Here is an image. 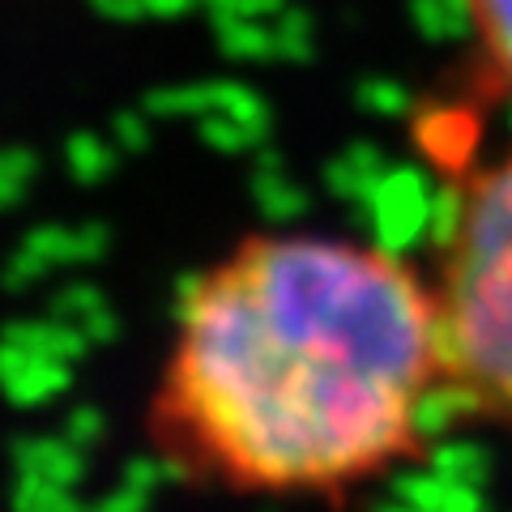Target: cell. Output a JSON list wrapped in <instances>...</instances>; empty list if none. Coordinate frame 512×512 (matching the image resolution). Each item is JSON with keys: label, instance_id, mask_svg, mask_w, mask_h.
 <instances>
[{"label": "cell", "instance_id": "3957f363", "mask_svg": "<svg viewBox=\"0 0 512 512\" xmlns=\"http://www.w3.org/2000/svg\"><path fill=\"white\" fill-rule=\"evenodd\" d=\"M478 77L512 99V0H461Z\"/></svg>", "mask_w": 512, "mask_h": 512}, {"label": "cell", "instance_id": "7a4b0ae2", "mask_svg": "<svg viewBox=\"0 0 512 512\" xmlns=\"http://www.w3.org/2000/svg\"><path fill=\"white\" fill-rule=\"evenodd\" d=\"M427 278L448 402L512 436V146L461 180Z\"/></svg>", "mask_w": 512, "mask_h": 512}, {"label": "cell", "instance_id": "6da1fadb", "mask_svg": "<svg viewBox=\"0 0 512 512\" xmlns=\"http://www.w3.org/2000/svg\"><path fill=\"white\" fill-rule=\"evenodd\" d=\"M444 397L427 269L355 235L274 227L184 282L146 436L197 487L346 500L423 453Z\"/></svg>", "mask_w": 512, "mask_h": 512}]
</instances>
